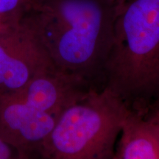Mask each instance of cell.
<instances>
[{
	"label": "cell",
	"instance_id": "obj_1",
	"mask_svg": "<svg viewBox=\"0 0 159 159\" xmlns=\"http://www.w3.org/2000/svg\"><path fill=\"white\" fill-rule=\"evenodd\" d=\"M120 7L114 0H33L21 21L57 70L101 89Z\"/></svg>",
	"mask_w": 159,
	"mask_h": 159
},
{
	"label": "cell",
	"instance_id": "obj_2",
	"mask_svg": "<svg viewBox=\"0 0 159 159\" xmlns=\"http://www.w3.org/2000/svg\"><path fill=\"white\" fill-rule=\"evenodd\" d=\"M102 88L143 116L159 97V0H129L119 7Z\"/></svg>",
	"mask_w": 159,
	"mask_h": 159
},
{
	"label": "cell",
	"instance_id": "obj_3",
	"mask_svg": "<svg viewBox=\"0 0 159 159\" xmlns=\"http://www.w3.org/2000/svg\"><path fill=\"white\" fill-rule=\"evenodd\" d=\"M130 112L108 89H89L60 114L41 159L112 158Z\"/></svg>",
	"mask_w": 159,
	"mask_h": 159
},
{
	"label": "cell",
	"instance_id": "obj_4",
	"mask_svg": "<svg viewBox=\"0 0 159 159\" xmlns=\"http://www.w3.org/2000/svg\"><path fill=\"white\" fill-rule=\"evenodd\" d=\"M55 67L21 19L0 30V95L16 92Z\"/></svg>",
	"mask_w": 159,
	"mask_h": 159
},
{
	"label": "cell",
	"instance_id": "obj_5",
	"mask_svg": "<svg viewBox=\"0 0 159 159\" xmlns=\"http://www.w3.org/2000/svg\"><path fill=\"white\" fill-rule=\"evenodd\" d=\"M59 115L43 112L12 94L0 95V136L25 159H41Z\"/></svg>",
	"mask_w": 159,
	"mask_h": 159
},
{
	"label": "cell",
	"instance_id": "obj_6",
	"mask_svg": "<svg viewBox=\"0 0 159 159\" xmlns=\"http://www.w3.org/2000/svg\"><path fill=\"white\" fill-rule=\"evenodd\" d=\"M115 152L118 159H159V126L131 111Z\"/></svg>",
	"mask_w": 159,
	"mask_h": 159
},
{
	"label": "cell",
	"instance_id": "obj_7",
	"mask_svg": "<svg viewBox=\"0 0 159 159\" xmlns=\"http://www.w3.org/2000/svg\"><path fill=\"white\" fill-rule=\"evenodd\" d=\"M33 0H0V15L12 20H20L29 9Z\"/></svg>",
	"mask_w": 159,
	"mask_h": 159
},
{
	"label": "cell",
	"instance_id": "obj_8",
	"mask_svg": "<svg viewBox=\"0 0 159 159\" xmlns=\"http://www.w3.org/2000/svg\"><path fill=\"white\" fill-rule=\"evenodd\" d=\"M0 159H25L17 149L0 136Z\"/></svg>",
	"mask_w": 159,
	"mask_h": 159
},
{
	"label": "cell",
	"instance_id": "obj_9",
	"mask_svg": "<svg viewBox=\"0 0 159 159\" xmlns=\"http://www.w3.org/2000/svg\"><path fill=\"white\" fill-rule=\"evenodd\" d=\"M148 118L150 121H152V122H154L155 124H156L158 126H159V109L157 108H154L152 109V112L150 113V116H148Z\"/></svg>",
	"mask_w": 159,
	"mask_h": 159
},
{
	"label": "cell",
	"instance_id": "obj_10",
	"mask_svg": "<svg viewBox=\"0 0 159 159\" xmlns=\"http://www.w3.org/2000/svg\"><path fill=\"white\" fill-rule=\"evenodd\" d=\"M18 21H19V20H18ZM13 21H16V20L10 19L8 18H6L5 16H3L0 15V30H2L4 27H6L7 25H9V24H11V22H13Z\"/></svg>",
	"mask_w": 159,
	"mask_h": 159
},
{
	"label": "cell",
	"instance_id": "obj_11",
	"mask_svg": "<svg viewBox=\"0 0 159 159\" xmlns=\"http://www.w3.org/2000/svg\"><path fill=\"white\" fill-rule=\"evenodd\" d=\"M114 1L116 2L119 6H122L124 4L126 3L127 2L129 1V0H114Z\"/></svg>",
	"mask_w": 159,
	"mask_h": 159
},
{
	"label": "cell",
	"instance_id": "obj_12",
	"mask_svg": "<svg viewBox=\"0 0 159 159\" xmlns=\"http://www.w3.org/2000/svg\"><path fill=\"white\" fill-rule=\"evenodd\" d=\"M156 107H155V108H158L159 109V97L158 99H157V101H156Z\"/></svg>",
	"mask_w": 159,
	"mask_h": 159
},
{
	"label": "cell",
	"instance_id": "obj_13",
	"mask_svg": "<svg viewBox=\"0 0 159 159\" xmlns=\"http://www.w3.org/2000/svg\"><path fill=\"white\" fill-rule=\"evenodd\" d=\"M111 159H116V156H115V155H114V156L112 158H111Z\"/></svg>",
	"mask_w": 159,
	"mask_h": 159
},
{
	"label": "cell",
	"instance_id": "obj_14",
	"mask_svg": "<svg viewBox=\"0 0 159 159\" xmlns=\"http://www.w3.org/2000/svg\"><path fill=\"white\" fill-rule=\"evenodd\" d=\"M115 156H116V155H115ZM116 159H118V158H116Z\"/></svg>",
	"mask_w": 159,
	"mask_h": 159
}]
</instances>
